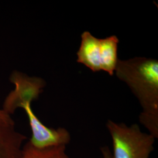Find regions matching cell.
I'll list each match as a JSON object with an SVG mask.
<instances>
[{"instance_id":"6da1fadb","label":"cell","mask_w":158,"mask_h":158,"mask_svg":"<svg viewBox=\"0 0 158 158\" xmlns=\"http://www.w3.org/2000/svg\"><path fill=\"white\" fill-rule=\"evenodd\" d=\"M118 78L129 86L142 108L139 121L156 139L158 138V61L134 57L118 60Z\"/></svg>"},{"instance_id":"9c48e42d","label":"cell","mask_w":158,"mask_h":158,"mask_svg":"<svg viewBox=\"0 0 158 158\" xmlns=\"http://www.w3.org/2000/svg\"><path fill=\"white\" fill-rule=\"evenodd\" d=\"M102 158H113L112 153L107 147H103L101 148Z\"/></svg>"},{"instance_id":"52a82bcc","label":"cell","mask_w":158,"mask_h":158,"mask_svg":"<svg viewBox=\"0 0 158 158\" xmlns=\"http://www.w3.org/2000/svg\"><path fill=\"white\" fill-rule=\"evenodd\" d=\"M17 158H70L66 152V147H51L39 149L33 147L29 142L23 145Z\"/></svg>"},{"instance_id":"ba28073f","label":"cell","mask_w":158,"mask_h":158,"mask_svg":"<svg viewBox=\"0 0 158 158\" xmlns=\"http://www.w3.org/2000/svg\"><path fill=\"white\" fill-rule=\"evenodd\" d=\"M0 124L15 125V123L11 115L3 110H0Z\"/></svg>"},{"instance_id":"8992f818","label":"cell","mask_w":158,"mask_h":158,"mask_svg":"<svg viewBox=\"0 0 158 158\" xmlns=\"http://www.w3.org/2000/svg\"><path fill=\"white\" fill-rule=\"evenodd\" d=\"M26 136L15 129V125L0 124V158H17Z\"/></svg>"},{"instance_id":"3957f363","label":"cell","mask_w":158,"mask_h":158,"mask_svg":"<svg viewBox=\"0 0 158 158\" xmlns=\"http://www.w3.org/2000/svg\"><path fill=\"white\" fill-rule=\"evenodd\" d=\"M113 142V158H149L156 138L142 132L139 125L128 127L108 120L106 124Z\"/></svg>"},{"instance_id":"7a4b0ae2","label":"cell","mask_w":158,"mask_h":158,"mask_svg":"<svg viewBox=\"0 0 158 158\" xmlns=\"http://www.w3.org/2000/svg\"><path fill=\"white\" fill-rule=\"evenodd\" d=\"M81 44L77 52V62L93 72L103 70L113 76L117 68L118 38L113 35L104 39L97 38L90 32L81 35Z\"/></svg>"},{"instance_id":"277c9868","label":"cell","mask_w":158,"mask_h":158,"mask_svg":"<svg viewBox=\"0 0 158 158\" xmlns=\"http://www.w3.org/2000/svg\"><path fill=\"white\" fill-rule=\"evenodd\" d=\"M10 81L15 85V89L5 99L2 110L9 115L14 114L18 108L37 99L45 81L40 77H29L25 74L14 71L10 76Z\"/></svg>"},{"instance_id":"5b68a950","label":"cell","mask_w":158,"mask_h":158,"mask_svg":"<svg viewBox=\"0 0 158 158\" xmlns=\"http://www.w3.org/2000/svg\"><path fill=\"white\" fill-rule=\"evenodd\" d=\"M27 114L32 131L29 143L36 148L65 146L71 141V135L66 128H50L44 124L34 113L31 104L27 103L23 107Z\"/></svg>"}]
</instances>
